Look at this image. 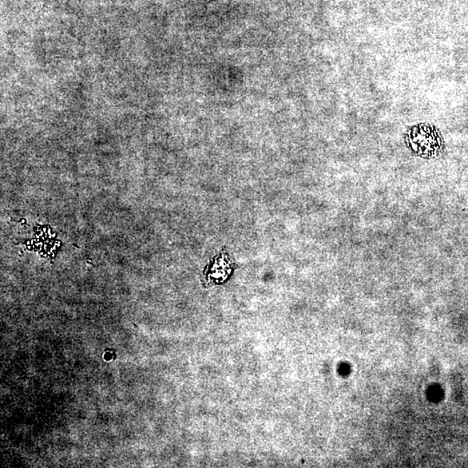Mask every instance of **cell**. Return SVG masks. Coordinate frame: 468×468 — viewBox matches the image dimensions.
<instances>
[{
	"mask_svg": "<svg viewBox=\"0 0 468 468\" xmlns=\"http://www.w3.org/2000/svg\"><path fill=\"white\" fill-rule=\"evenodd\" d=\"M408 148L416 156L433 158L443 150V140L437 129L426 124L415 125L406 134Z\"/></svg>",
	"mask_w": 468,
	"mask_h": 468,
	"instance_id": "1",
	"label": "cell"
}]
</instances>
